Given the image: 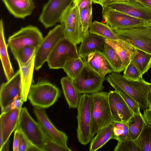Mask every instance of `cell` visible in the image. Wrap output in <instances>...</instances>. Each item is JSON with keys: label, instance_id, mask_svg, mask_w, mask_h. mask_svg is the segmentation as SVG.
I'll return each instance as SVG.
<instances>
[{"label": "cell", "instance_id": "6da1fadb", "mask_svg": "<svg viewBox=\"0 0 151 151\" xmlns=\"http://www.w3.org/2000/svg\"><path fill=\"white\" fill-rule=\"evenodd\" d=\"M107 82L113 83L132 97L144 111L148 109L147 96L151 88V83L142 78L139 80H132L124 77L119 73L112 72L106 79Z\"/></svg>", "mask_w": 151, "mask_h": 151}, {"label": "cell", "instance_id": "7a4b0ae2", "mask_svg": "<svg viewBox=\"0 0 151 151\" xmlns=\"http://www.w3.org/2000/svg\"><path fill=\"white\" fill-rule=\"evenodd\" d=\"M108 92L99 91L91 94V135L92 138L101 128L112 122L109 106Z\"/></svg>", "mask_w": 151, "mask_h": 151}, {"label": "cell", "instance_id": "3957f363", "mask_svg": "<svg viewBox=\"0 0 151 151\" xmlns=\"http://www.w3.org/2000/svg\"><path fill=\"white\" fill-rule=\"evenodd\" d=\"M60 25L65 37L77 45L85 38L78 6L73 3L63 12L60 19Z\"/></svg>", "mask_w": 151, "mask_h": 151}, {"label": "cell", "instance_id": "277c9868", "mask_svg": "<svg viewBox=\"0 0 151 151\" xmlns=\"http://www.w3.org/2000/svg\"><path fill=\"white\" fill-rule=\"evenodd\" d=\"M60 95L57 87L49 82L42 81L32 85L27 99L34 107L45 109L53 105Z\"/></svg>", "mask_w": 151, "mask_h": 151}, {"label": "cell", "instance_id": "5b68a950", "mask_svg": "<svg viewBox=\"0 0 151 151\" xmlns=\"http://www.w3.org/2000/svg\"><path fill=\"white\" fill-rule=\"evenodd\" d=\"M91 98L90 94H81L77 108L78 126L77 136L78 142L86 145L91 142Z\"/></svg>", "mask_w": 151, "mask_h": 151}, {"label": "cell", "instance_id": "8992f818", "mask_svg": "<svg viewBox=\"0 0 151 151\" xmlns=\"http://www.w3.org/2000/svg\"><path fill=\"white\" fill-rule=\"evenodd\" d=\"M16 129L21 131L33 145L44 151L47 136L37 122L29 114L26 107L22 108Z\"/></svg>", "mask_w": 151, "mask_h": 151}, {"label": "cell", "instance_id": "52a82bcc", "mask_svg": "<svg viewBox=\"0 0 151 151\" xmlns=\"http://www.w3.org/2000/svg\"><path fill=\"white\" fill-rule=\"evenodd\" d=\"M79 57L77 45L64 37L58 42L47 62L50 69H63L67 62Z\"/></svg>", "mask_w": 151, "mask_h": 151}, {"label": "cell", "instance_id": "ba28073f", "mask_svg": "<svg viewBox=\"0 0 151 151\" xmlns=\"http://www.w3.org/2000/svg\"><path fill=\"white\" fill-rule=\"evenodd\" d=\"M84 65L79 75L72 81L81 94H92L104 89L103 84L106 79L92 69L84 61Z\"/></svg>", "mask_w": 151, "mask_h": 151}, {"label": "cell", "instance_id": "9c48e42d", "mask_svg": "<svg viewBox=\"0 0 151 151\" xmlns=\"http://www.w3.org/2000/svg\"><path fill=\"white\" fill-rule=\"evenodd\" d=\"M102 7V16L106 24L115 30L133 28L151 27V23L117 11Z\"/></svg>", "mask_w": 151, "mask_h": 151}, {"label": "cell", "instance_id": "30bf717a", "mask_svg": "<svg viewBox=\"0 0 151 151\" xmlns=\"http://www.w3.org/2000/svg\"><path fill=\"white\" fill-rule=\"evenodd\" d=\"M120 39L151 55V27L115 30Z\"/></svg>", "mask_w": 151, "mask_h": 151}, {"label": "cell", "instance_id": "8fae6325", "mask_svg": "<svg viewBox=\"0 0 151 151\" xmlns=\"http://www.w3.org/2000/svg\"><path fill=\"white\" fill-rule=\"evenodd\" d=\"M43 39L42 34L37 27L29 25L22 27L9 36L7 45L11 51L29 46L37 48Z\"/></svg>", "mask_w": 151, "mask_h": 151}, {"label": "cell", "instance_id": "7c38bea8", "mask_svg": "<svg viewBox=\"0 0 151 151\" xmlns=\"http://www.w3.org/2000/svg\"><path fill=\"white\" fill-rule=\"evenodd\" d=\"M65 37L60 24L50 30L44 38L36 51L35 59V69L38 70L48 58L58 41Z\"/></svg>", "mask_w": 151, "mask_h": 151}, {"label": "cell", "instance_id": "4fadbf2b", "mask_svg": "<svg viewBox=\"0 0 151 151\" xmlns=\"http://www.w3.org/2000/svg\"><path fill=\"white\" fill-rule=\"evenodd\" d=\"M74 0H48L44 5L39 17L40 22L46 28L60 22L64 11Z\"/></svg>", "mask_w": 151, "mask_h": 151}, {"label": "cell", "instance_id": "5bb4252c", "mask_svg": "<svg viewBox=\"0 0 151 151\" xmlns=\"http://www.w3.org/2000/svg\"><path fill=\"white\" fill-rule=\"evenodd\" d=\"M106 6L110 9L151 23V7L137 0L116 2Z\"/></svg>", "mask_w": 151, "mask_h": 151}, {"label": "cell", "instance_id": "9a60e30c", "mask_svg": "<svg viewBox=\"0 0 151 151\" xmlns=\"http://www.w3.org/2000/svg\"><path fill=\"white\" fill-rule=\"evenodd\" d=\"M19 96L22 97L19 69L9 80L1 85L0 89L1 113Z\"/></svg>", "mask_w": 151, "mask_h": 151}, {"label": "cell", "instance_id": "2e32d148", "mask_svg": "<svg viewBox=\"0 0 151 151\" xmlns=\"http://www.w3.org/2000/svg\"><path fill=\"white\" fill-rule=\"evenodd\" d=\"M33 111L38 122L47 137L60 145L67 146V136L64 132L57 129L53 124L45 109L35 106Z\"/></svg>", "mask_w": 151, "mask_h": 151}, {"label": "cell", "instance_id": "e0dca14e", "mask_svg": "<svg viewBox=\"0 0 151 151\" xmlns=\"http://www.w3.org/2000/svg\"><path fill=\"white\" fill-rule=\"evenodd\" d=\"M108 101L113 121L127 122L134 113L116 91H110Z\"/></svg>", "mask_w": 151, "mask_h": 151}, {"label": "cell", "instance_id": "ac0fdd59", "mask_svg": "<svg viewBox=\"0 0 151 151\" xmlns=\"http://www.w3.org/2000/svg\"><path fill=\"white\" fill-rule=\"evenodd\" d=\"M21 109H15L1 113L0 116V133L3 144L16 129L19 121Z\"/></svg>", "mask_w": 151, "mask_h": 151}, {"label": "cell", "instance_id": "d6986e66", "mask_svg": "<svg viewBox=\"0 0 151 151\" xmlns=\"http://www.w3.org/2000/svg\"><path fill=\"white\" fill-rule=\"evenodd\" d=\"M106 39L101 36L89 33L78 48L79 57L84 58L90 54L97 51L103 52L106 44Z\"/></svg>", "mask_w": 151, "mask_h": 151}, {"label": "cell", "instance_id": "ffe728a7", "mask_svg": "<svg viewBox=\"0 0 151 151\" xmlns=\"http://www.w3.org/2000/svg\"><path fill=\"white\" fill-rule=\"evenodd\" d=\"M9 12L14 17L24 19L31 15L35 6L33 0H2Z\"/></svg>", "mask_w": 151, "mask_h": 151}, {"label": "cell", "instance_id": "44dd1931", "mask_svg": "<svg viewBox=\"0 0 151 151\" xmlns=\"http://www.w3.org/2000/svg\"><path fill=\"white\" fill-rule=\"evenodd\" d=\"M35 54L26 63L18 62L20 72L22 94L24 102L27 101L30 88L32 84Z\"/></svg>", "mask_w": 151, "mask_h": 151}, {"label": "cell", "instance_id": "7402d4cb", "mask_svg": "<svg viewBox=\"0 0 151 151\" xmlns=\"http://www.w3.org/2000/svg\"><path fill=\"white\" fill-rule=\"evenodd\" d=\"M84 58V61L102 76H105L107 74L114 72L113 68L103 52L96 51Z\"/></svg>", "mask_w": 151, "mask_h": 151}, {"label": "cell", "instance_id": "603a6c76", "mask_svg": "<svg viewBox=\"0 0 151 151\" xmlns=\"http://www.w3.org/2000/svg\"><path fill=\"white\" fill-rule=\"evenodd\" d=\"M106 42L112 46L120 58L124 70L130 63L136 48L131 44L120 39L118 40L106 39Z\"/></svg>", "mask_w": 151, "mask_h": 151}, {"label": "cell", "instance_id": "cb8c5ba5", "mask_svg": "<svg viewBox=\"0 0 151 151\" xmlns=\"http://www.w3.org/2000/svg\"><path fill=\"white\" fill-rule=\"evenodd\" d=\"M63 93L69 108H77L81 96L72 80L68 76L60 80Z\"/></svg>", "mask_w": 151, "mask_h": 151}, {"label": "cell", "instance_id": "d4e9b609", "mask_svg": "<svg viewBox=\"0 0 151 151\" xmlns=\"http://www.w3.org/2000/svg\"><path fill=\"white\" fill-rule=\"evenodd\" d=\"M7 47L5 38L3 21L1 19L0 22V57L7 81L9 80L15 73L9 57Z\"/></svg>", "mask_w": 151, "mask_h": 151}, {"label": "cell", "instance_id": "484cf974", "mask_svg": "<svg viewBox=\"0 0 151 151\" xmlns=\"http://www.w3.org/2000/svg\"><path fill=\"white\" fill-rule=\"evenodd\" d=\"M113 137L112 125L111 124L100 129L92 139L90 145V151H96L105 145Z\"/></svg>", "mask_w": 151, "mask_h": 151}, {"label": "cell", "instance_id": "4316f807", "mask_svg": "<svg viewBox=\"0 0 151 151\" xmlns=\"http://www.w3.org/2000/svg\"><path fill=\"white\" fill-rule=\"evenodd\" d=\"M145 120L140 113L134 114L127 122L128 132L126 139L134 140L139 136L143 128Z\"/></svg>", "mask_w": 151, "mask_h": 151}, {"label": "cell", "instance_id": "83f0119b", "mask_svg": "<svg viewBox=\"0 0 151 151\" xmlns=\"http://www.w3.org/2000/svg\"><path fill=\"white\" fill-rule=\"evenodd\" d=\"M131 61L134 63L143 75L151 67V55L136 49Z\"/></svg>", "mask_w": 151, "mask_h": 151}, {"label": "cell", "instance_id": "f1b7e54d", "mask_svg": "<svg viewBox=\"0 0 151 151\" xmlns=\"http://www.w3.org/2000/svg\"><path fill=\"white\" fill-rule=\"evenodd\" d=\"M89 33L93 34L110 40H118L119 37L115 30L105 24L97 21L92 23Z\"/></svg>", "mask_w": 151, "mask_h": 151}, {"label": "cell", "instance_id": "f546056e", "mask_svg": "<svg viewBox=\"0 0 151 151\" xmlns=\"http://www.w3.org/2000/svg\"><path fill=\"white\" fill-rule=\"evenodd\" d=\"M134 140L141 151H151V125L145 121L141 133Z\"/></svg>", "mask_w": 151, "mask_h": 151}, {"label": "cell", "instance_id": "4dcf8cb0", "mask_svg": "<svg viewBox=\"0 0 151 151\" xmlns=\"http://www.w3.org/2000/svg\"><path fill=\"white\" fill-rule=\"evenodd\" d=\"M103 53L113 68L114 72L120 73L124 70L121 59L112 46L106 43Z\"/></svg>", "mask_w": 151, "mask_h": 151}, {"label": "cell", "instance_id": "1f68e13d", "mask_svg": "<svg viewBox=\"0 0 151 151\" xmlns=\"http://www.w3.org/2000/svg\"><path fill=\"white\" fill-rule=\"evenodd\" d=\"M85 63L80 57L72 59L67 62L63 69L67 76L72 80L75 78L83 68Z\"/></svg>", "mask_w": 151, "mask_h": 151}, {"label": "cell", "instance_id": "d6a6232c", "mask_svg": "<svg viewBox=\"0 0 151 151\" xmlns=\"http://www.w3.org/2000/svg\"><path fill=\"white\" fill-rule=\"evenodd\" d=\"M37 48L32 46H27L18 50L11 51L14 58L18 62L22 64L27 63L35 53Z\"/></svg>", "mask_w": 151, "mask_h": 151}, {"label": "cell", "instance_id": "836d02e7", "mask_svg": "<svg viewBox=\"0 0 151 151\" xmlns=\"http://www.w3.org/2000/svg\"><path fill=\"white\" fill-rule=\"evenodd\" d=\"M80 14L83 31L85 38L89 33V29L92 23V4L83 9L80 12Z\"/></svg>", "mask_w": 151, "mask_h": 151}, {"label": "cell", "instance_id": "e575fe53", "mask_svg": "<svg viewBox=\"0 0 151 151\" xmlns=\"http://www.w3.org/2000/svg\"><path fill=\"white\" fill-rule=\"evenodd\" d=\"M111 124L112 125V139L119 141L126 139L128 132L127 122L112 121Z\"/></svg>", "mask_w": 151, "mask_h": 151}, {"label": "cell", "instance_id": "d590c367", "mask_svg": "<svg viewBox=\"0 0 151 151\" xmlns=\"http://www.w3.org/2000/svg\"><path fill=\"white\" fill-rule=\"evenodd\" d=\"M109 84L115 89V91L121 96L134 114H139L140 113V107L137 102L115 84L112 83Z\"/></svg>", "mask_w": 151, "mask_h": 151}, {"label": "cell", "instance_id": "8d00e7d4", "mask_svg": "<svg viewBox=\"0 0 151 151\" xmlns=\"http://www.w3.org/2000/svg\"><path fill=\"white\" fill-rule=\"evenodd\" d=\"M114 151H141L134 140L125 139L118 141Z\"/></svg>", "mask_w": 151, "mask_h": 151}, {"label": "cell", "instance_id": "74e56055", "mask_svg": "<svg viewBox=\"0 0 151 151\" xmlns=\"http://www.w3.org/2000/svg\"><path fill=\"white\" fill-rule=\"evenodd\" d=\"M124 70L123 76L127 79L136 80L142 78L141 72L132 61Z\"/></svg>", "mask_w": 151, "mask_h": 151}, {"label": "cell", "instance_id": "f35d334b", "mask_svg": "<svg viewBox=\"0 0 151 151\" xmlns=\"http://www.w3.org/2000/svg\"><path fill=\"white\" fill-rule=\"evenodd\" d=\"M67 146L60 145L47 137L44 144V151H71Z\"/></svg>", "mask_w": 151, "mask_h": 151}, {"label": "cell", "instance_id": "ab89813d", "mask_svg": "<svg viewBox=\"0 0 151 151\" xmlns=\"http://www.w3.org/2000/svg\"><path fill=\"white\" fill-rule=\"evenodd\" d=\"M19 130V151H27L32 144L29 141L24 134L21 131Z\"/></svg>", "mask_w": 151, "mask_h": 151}, {"label": "cell", "instance_id": "60d3db41", "mask_svg": "<svg viewBox=\"0 0 151 151\" xmlns=\"http://www.w3.org/2000/svg\"><path fill=\"white\" fill-rule=\"evenodd\" d=\"M23 102L22 97L21 96H19L1 113L6 112L15 109H21Z\"/></svg>", "mask_w": 151, "mask_h": 151}, {"label": "cell", "instance_id": "b9f144b4", "mask_svg": "<svg viewBox=\"0 0 151 151\" xmlns=\"http://www.w3.org/2000/svg\"><path fill=\"white\" fill-rule=\"evenodd\" d=\"M73 3L77 5L80 12L93 3L92 0H74Z\"/></svg>", "mask_w": 151, "mask_h": 151}, {"label": "cell", "instance_id": "7bdbcfd3", "mask_svg": "<svg viewBox=\"0 0 151 151\" xmlns=\"http://www.w3.org/2000/svg\"><path fill=\"white\" fill-rule=\"evenodd\" d=\"M19 130L16 129L14 132L13 144L14 151H19Z\"/></svg>", "mask_w": 151, "mask_h": 151}, {"label": "cell", "instance_id": "ee69618b", "mask_svg": "<svg viewBox=\"0 0 151 151\" xmlns=\"http://www.w3.org/2000/svg\"><path fill=\"white\" fill-rule=\"evenodd\" d=\"M143 115L146 122L151 125V110L148 109L144 110Z\"/></svg>", "mask_w": 151, "mask_h": 151}, {"label": "cell", "instance_id": "f6af8a7d", "mask_svg": "<svg viewBox=\"0 0 151 151\" xmlns=\"http://www.w3.org/2000/svg\"><path fill=\"white\" fill-rule=\"evenodd\" d=\"M9 139H8L0 147V151H8L9 145Z\"/></svg>", "mask_w": 151, "mask_h": 151}, {"label": "cell", "instance_id": "bcb514c9", "mask_svg": "<svg viewBox=\"0 0 151 151\" xmlns=\"http://www.w3.org/2000/svg\"><path fill=\"white\" fill-rule=\"evenodd\" d=\"M147 103L148 109L151 110V88L147 96Z\"/></svg>", "mask_w": 151, "mask_h": 151}, {"label": "cell", "instance_id": "7dc6e473", "mask_svg": "<svg viewBox=\"0 0 151 151\" xmlns=\"http://www.w3.org/2000/svg\"><path fill=\"white\" fill-rule=\"evenodd\" d=\"M145 5L151 7V0H137Z\"/></svg>", "mask_w": 151, "mask_h": 151}, {"label": "cell", "instance_id": "c3c4849f", "mask_svg": "<svg viewBox=\"0 0 151 151\" xmlns=\"http://www.w3.org/2000/svg\"><path fill=\"white\" fill-rule=\"evenodd\" d=\"M128 0H109L106 4L105 6H106L109 4H111L112 3H115L116 2H120L127 1Z\"/></svg>", "mask_w": 151, "mask_h": 151}, {"label": "cell", "instance_id": "681fc988", "mask_svg": "<svg viewBox=\"0 0 151 151\" xmlns=\"http://www.w3.org/2000/svg\"><path fill=\"white\" fill-rule=\"evenodd\" d=\"M109 0H101L100 5H101L102 7L105 6L106 3Z\"/></svg>", "mask_w": 151, "mask_h": 151}, {"label": "cell", "instance_id": "f907efd6", "mask_svg": "<svg viewBox=\"0 0 151 151\" xmlns=\"http://www.w3.org/2000/svg\"><path fill=\"white\" fill-rule=\"evenodd\" d=\"M94 4L101 5V0H92Z\"/></svg>", "mask_w": 151, "mask_h": 151}, {"label": "cell", "instance_id": "816d5d0a", "mask_svg": "<svg viewBox=\"0 0 151 151\" xmlns=\"http://www.w3.org/2000/svg\"></svg>", "mask_w": 151, "mask_h": 151}]
</instances>
